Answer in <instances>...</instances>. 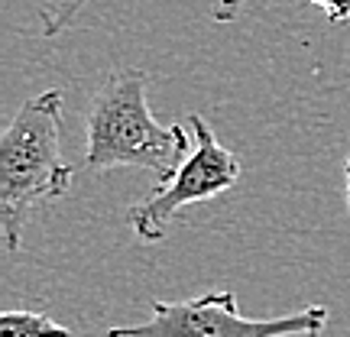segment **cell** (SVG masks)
I'll use <instances>...</instances> for the list:
<instances>
[{
  "mask_svg": "<svg viewBox=\"0 0 350 337\" xmlns=\"http://www.w3.org/2000/svg\"><path fill=\"white\" fill-rule=\"evenodd\" d=\"M327 308H301L286 318H243L230 288L188 301H152V314L139 325L111 327L104 337H321Z\"/></svg>",
  "mask_w": 350,
  "mask_h": 337,
  "instance_id": "3",
  "label": "cell"
},
{
  "mask_svg": "<svg viewBox=\"0 0 350 337\" xmlns=\"http://www.w3.org/2000/svg\"><path fill=\"white\" fill-rule=\"evenodd\" d=\"M0 337H72V331L39 312H3Z\"/></svg>",
  "mask_w": 350,
  "mask_h": 337,
  "instance_id": "5",
  "label": "cell"
},
{
  "mask_svg": "<svg viewBox=\"0 0 350 337\" xmlns=\"http://www.w3.org/2000/svg\"><path fill=\"white\" fill-rule=\"evenodd\" d=\"M344 175H347V211H350V156H347V165H344Z\"/></svg>",
  "mask_w": 350,
  "mask_h": 337,
  "instance_id": "9",
  "label": "cell"
},
{
  "mask_svg": "<svg viewBox=\"0 0 350 337\" xmlns=\"http://www.w3.org/2000/svg\"><path fill=\"white\" fill-rule=\"evenodd\" d=\"M188 126L195 130L191 156H185V163L178 165V172L169 182H163L150 198L133 204L130 214H126V224L133 227L137 237L146 240V243L163 240L165 227L178 211H185L198 201L217 198V195H224L227 188H234L240 182V159L217 143L208 120L201 113H191Z\"/></svg>",
  "mask_w": 350,
  "mask_h": 337,
  "instance_id": "4",
  "label": "cell"
},
{
  "mask_svg": "<svg viewBox=\"0 0 350 337\" xmlns=\"http://www.w3.org/2000/svg\"><path fill=\"white\" fill-rule=\"evenodd\" d=\"M314 7H321L331 23H350V0H308Z\"/></svg>",
  "mask_w": 350,
  "mask_h": 337,
  "instance_id": "7",
  "label": "cell"
},
{
  "mask_svg": "<svg viewBox=\"0 0 350 337\" xmlns=\"http://www.w3.org/2000/svg\"><path fill=\"white\" fill-rule=\"evenodd\" d=\"M75 169L62 159V91H42L16 111L0 137V227L7 253L23 250L26 217L59 201Z\"/></svg>",
  "mask_w": 350,
  "mask_h": 337,
  "instance_id": "1",
  "label": "cell"
},
{
  "mask_svg": "<svg viewBox=\"0 0 350 337\" xmlns=\"http://www.w3.org/2000/svg\"><path fill=\"white\" fill-rule=\"evenodd\" d=\"M88 3H91V0H59V3L42 16V36H59V33H65Z\"/></svg>",
  "mask_w": 350,
  "mask_h": 337,
  "instance_id": "6",
  "label": "cell"
},
{
  "mask_svg": "<svg viewBox=\"0 0 350 337\" xmlns=\"http://www.w3.org/2000/svg\"><path fill=\"white\" fill-rule=\"evenodd\" d=\"M243 3H247V0H217L211 16L217 23H230V20H237V13L243 10Z\"/></svg>",
  "mask_w": 350,
  "mask_h": 337,
  "instance_id": "8",
  "label": "cell"
},
{
  "mask_svg": "<svg viewBox=\"0 0 350 337\" xmlns=\"http://www.w3.org/2000/svg\"><path fill=\"white\" fill-rule=\"evenodd\" d=\"M150 75L143 68H120L107 75L88 111V150L85 169H150L169 182L188 150L182 124L163 126L146 104Z\"/></svg>",
  "mask_w": 350,
  "mask_h": 337,
  "instance_id": "2",
  "label": "cell"
}]
</instances>
